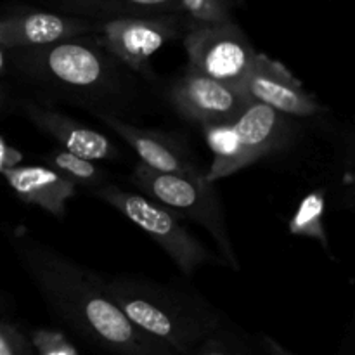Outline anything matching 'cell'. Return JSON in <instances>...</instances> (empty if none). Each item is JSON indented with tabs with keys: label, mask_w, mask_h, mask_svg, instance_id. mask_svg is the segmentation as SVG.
<instances>
[{
	"label": "cell",
	"mask_w": 355,
	"mask_h": 355,
	"mask_svg": "<svg viewBox=\"0 0 355 355\" xmlns=\"http://www.w3.org/2000/svg\"><path fill=\"white\" fill-rule=\"evenodd\" d=\"M16 107H19L21 113L38 132L47 135L59 148L71 155L96 163L116 162L121 158L120 149L110 137L55 110L54 106H44L31 97L19 94L16 97Z\"/></svg>",
	"instance_id": "12"
},
{
	"label": "cell",
	"mask_w": 355,
	"mask_h": 355,
	"mask_svg": "<svg viewBox=\"0 0 355 355\" xmlns=\"http://www.w3.org/2000/svg\"><path fill=\"white\" fill-rule=\"evenodd\" d=\"M17 200L40 208L45 214L62 218L68 201L76 194V187L68 179L47 165H14L0 172Z\"/></svg>",
	"instance_id": "14"
},
{
	"label": "cell",
	"mask_w": 355,
	"mask_h": 355,
	"mask_svg": "<svg viewBox=\"0 0 355 355\" xmlns=\"http://www.w3.org/2000/svg\"><path fill=\"white\" fill-rule=\"evenodd\" d=\"M201 132L211 151L205 179L217 184L248 166L290 153L300 142L304 130L297 118L250 103L232 123L210 125Z\"/></svg>",
	"instance_id": "4"
},
{
	"label": "cell",
	"mask_w": 355,
	"mask_h": 355,
	"mask_svg": "<svg viewBox=\"0 0 355 355\" xmlns=\"http://www.w3.org/2000/svg\"><path fill=\"white\" fill-rule=\"evenodd\" d=\"M10 151H12V149L7 148V146L3 144L2 139H0V172H2L3 168H7V166H14V163L10 162Z\"/></svg>",
	"instance_id": "25"
},
{
	"label": "cell",
	"mask_w": 355,
	"mask_h": 355,
	"mask_svg": "<svg viewBox=\"0 0 355 355\" xmlns=\"http://www.w3.org/2000/svg\"><path fill=\"white\" fill-rule=\"evenodd\" d=\"M92 196L110 205L158 243L184 277H193L201 267L225 266L220 257L211 253L182 224V218L137 191H127L110 182L94 191Z\"/></svg>",
	"instance_id": "6"
},
{
	"label": "cell",
	"mask_w": 355,
	"mask_h": 355,
	"mask_svg": "<svg viewBox=\"0 0 355 355\" xmlns=\"http://www.w3.org/2000/svg\"><path fill=\"white\" fill-rule=\"evenodd\" d=\"M7 239L52 318L103 355H177L125 315L107 290L106 277L12 227Z\"/></svg>",
	"instance_id": "1"
},
{
	"label": "cell",
	"mask_w": 355,
	"mask_h": 355,
	"mask_svg": "<svg viewBox=\"0 0 355 355\" xmlns=\"http://www.w3.org/2000/svg\"><path fill=\"white\" fill-rule=\"evenodd\" d=\"M187 31L189 26L182 14L173 12L101 21L94 23L90 37L130 71L151 82L155 80L153 55L170 42L182 40Z\"/></svg>",
	"instance_id": "7"
},
{
	"label": "cell",
	"mask_w": 355,
	"mask_h": 355,
	"mask_svg": "<svg viewBox=\"0 0 355 355\" xmlns=\"http://www.w3.org/2000/svg\"><path fill=\"white\" fill-rule=\"evenodd\" d=\"M51 10L101 23L120 17L179 12V0H44Z\"/></svg>",
	"instance_id": "15"
},
{
	"label": "cell",
	"mask_w": 355,
	"mask_h": 355,
	"mask_svg": "<svg viewBox=\"0 0 355 355\" xmlns=\"http://www.w3.org/2000/svg\"><path fill=\"white\" fill-rule=\"evenodd\" d=\"M10 75V59L9 51L3 45H0V80L7 78Z\"/></svg>",
	"instance_id": "24"
},
{
	"label": "cell",
	"mask_w": 355,
	"mask_h": 355,
	"mask_svg": "<svg viewBox=\"0 0 355 355\" xmlns=\"http://www.w3.org/2000/svg\"><path fill=\"white\" fill-rule=\"evenodd\" d=\"M165 101L182 120L200 128L232 123L252 103L236 87L189 69L170 80Z\"/></svg>",
	"instance_id": "9"
},
{
	"label": "cell",
	"mask_w": 355,
	"mask_h": 355,
	"mask_svg": "<svg viewBox=\"0 0 355 355\" xmlns=\"http://www.w3.org/2000/svg\"><path fill=\"white\" fill-rule=\"evenodd\" d=\"M186 69L239 89L257 51L236 21L191 28L182 37ZM241 90V89H239Z\"/></svg>",
	"instance_id": "8"
},
{
	"label": "cell",
	"mask_w": 355,
	"mask_h": 355,
	"mask_svg": "<svg viewBox=\"0 0 355 355\" xmlns=\"http://www.w3.org/2000/svg\"><path fill=\"white\" fill-rule=\"evenodd\" d=\"M42 159L45 162V165L61 173L64 179H68L76 189L82 187V189L89 191L90 194L111 182L110 172L99 163L80 158V156L71 155L61 148L52 149L51 153L42 156Z\"/></svg>",
	"instance_id": "16"
},
{
	"label": "cell",
	"mask_w": 355,
	"mask_h": 355,
	"mask_svg": "<svg viewBox=\"0 0 355 355\" xmlns=\"http://www.w3.org/2000/svg\"><path fill=\"white\" fill-rule=\"evenodd\" d=\"M113 134L139 156L141 163L155 172L180 173V175H203L207 168L201 166L194 149L186 135L179 132H165L158 128H144L132 121L114 116L97 118Z\"/></svg>",
	"instance_id": "11"
},
{
	"label": "cell",
	"mask_w": 355,
	"mask_h": 355,
	"mask_svg": "<svg viewBox=\"0 0 355 355\" xmlns=\"http://www.w3.org/2000/svg\"><path fill=\"white\" fill-rule=\"evenodd\" d=\"M23 96L44 106L68 104L97 118L130 121L148 106V82L101 49L92 37L9 51Z\"/></svg>",
	"instance_id": "2"
},
{
	"label": "cell",
	"mask_w": 355,
	"mask_h": 355,
	"mask_svg": "<svg viewBox=\"0 0 355 355\" xmlns=\"http://www.w3.org/2000/svg\"><path fill=\"white\" fill-rule=\"evenodd\" d=\"M259 345L262 347L266 355H297L291 352V350H288L286 347L281 345L277 340H274L269 335H259Z\"/></svg>",
	"instance_id": "22"
},
{
	"label": "cell",
	"mask_w": 355,
	"mask_h": 355,
	"mask_svg": "<svg viewBox=\"0 0 355 355\" xmlns=\"http://www.w3.org/2000/svg\"><path fill=\"white\" fill-rule=\"evenodd\" d=\"M326 198H328V193L322 187L309 193L300 201L291 220L288 222V231L293 236L314 239L326 253H331L328 231L324 227Z\"/></svg>",
	"instance_id": "17"
},
{
	"label": "cell",
	"mask_w": 355,
	"mask_h": 355,
	"mask_svg": "<svg viewBox=\"0 0 355 355\" xmlns=\"http://www.w3.org/2000/svg\"><path fill=\"white\" fill-rule=\"evenodd\" d=\"M106 284L125 315L177 355L196 349L225 319L194 288L134 274L106 276Z\"/></svg>",
	"instance_id": "3"
},
{
	"label": "cell",
	"mask_w": 355,
	"mask_h": 355,
	"mask_svg": "<svg viewBox=\"0 0 355 355\" xmlns=\"http://www.w3.org/2000/svg\"><path fill=\"white\" fill-rule=\"evenodd\" d=\"M92 28V21L82 17L19 7L0 14V45L7 51L42 47L69 38L89 37Z\"/></svg>",
	"instance_id": "13"
},
{
	"label": "cell",
	"mask_w": 355,
	"mask_h": 355,
	"mask_svg": "<svg viewBox=\"0 0 355 355\" xmlns=\"http://www.w3.org/2000/svg\"><path fill=\"white\" fill-rule=\"evenodd\" d=\"M0 355H35L26 331L12 322L0 321Z\"/></svg>",
	"instance_id": "21"
},
{
	"label": "cell",
	"mask_w": 355,
	"mask_h": 355,
	"mask_svg": "<svg viewBox=\"0 0 355 355\" xmlns=\"http://www.w3.org/2000/svg\"><path fill=\"white\" fill-rule=\"evenodd\" d=\"M245 6V0H179V12L187 26H207L234 21L236 10Z\"/></svg>",
	"instance_id": "19"
},
{
	"label": "cell",
	"mask_w": 355,
	"mask_h": 355,
	"mask_svg": "<svg viewBox=\"0 0 355 355\" xmlns=\"http://www.w3.org/2000/svg\"><path fill=\"white\" fill-rule=\"evenodd\" d=\"M239 89L252 103H260L297 120L318 116L326 111L283 62L263 52H257L252 68Z\"/></svg>",
	"instance_id": "10"
},
{
	"label": "cell",
	"mask_w": 355,
	"mask_h": 355,
	"mask_svg": "<svg viewBox=\"0 0 355 355\" xmlns=\"http://www.w3.org/2000/svg\"><path fill=\"white\" fill-rule=\"evenodd\" d=\"M35 355H80L71 340L55 328H33L26 331Z\"/></svg>",
	"instance_id": "20"
},
{
	"label": "cell",
	"mask_w": 355,
	"mask_h": 355,
	"mask_svg": "<svg viewBox=\"0 0 355 355\" xmlns=\"http://www.w3.org/2000/svg\"><path fill=\"white\" fill-rule=\"evenodd\" d=\"M187 355H259V345H253L248 336L225 318L211 335Z\"/></svg>",
	"instance_id": "18"
},
{
	"label": "cell",
	"mask_w": 355,
	"mask_h": 355,
	"mask_svg": "<svg viewBox=\"0 0 355 355\" xmlns=\"http://www.w3.org/2000/svg\"><path fill=\"white\" fill-rule=\"evenodd\" d=\"M10 106H16V96L12 94L10 87L3 80H0V113L9 110Z\"/></svg>",
	"instance_id": "23"
},
{
	"label": "cell",
	"mask_w": 355,
	"mask_h": 355,
	"mask_svg": "<svg viewBox=\"0 0 355 355\" xmlns=\"http://www.w3.org/2000/svg\"><path fill=\"white\" fill-rule=\"evenodd\" d=\"M128 182L142 196L168 208L179 218H187L201 225L217 245L218 257L224 260L225 267L234 270L241 269L225 222L224 203L218 187L215 182H208L205 173H162L139 163L132 170Z\"/></svg>",
	"instance_id": "5"
}]
</instances>
